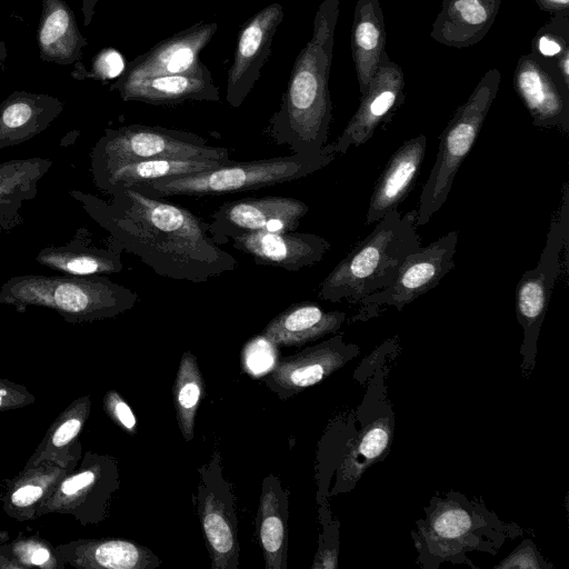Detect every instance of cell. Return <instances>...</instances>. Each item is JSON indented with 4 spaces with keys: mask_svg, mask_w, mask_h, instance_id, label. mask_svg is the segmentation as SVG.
<instances>
[{
    "mask_svg": "<svg viewBox=\"0 0 569 569\" xmlns=\"http://www.w3.org/2000/svg\"><path fill=\"white\" fill-rule=\"evenodd\" d=\"M107 193L111 202L79 190L70 192L110 233L114 248L138 257L157 274L200 283L237 268L236 258L211 238L208 222L190 210L133 186L114 187Z\"/></svg>",
    "mask_w": 569,
    "mask_h": 569,
    "instance_id": "1",
    "label": "cell"
},
{
    "mask_svg": "<svg viewBox=\"0 0 569 569\" xmlns=\"http://www.w3.org/2000/svg\"><path fill=\"white\" fill-rule=\"evenodd\" d=\"M340 0H322L313 19L310 40L298 53L279 109L264 133L292 153L325 152L332 120L329 76Z\"/></svg>",
    "mask_w": 569,
    "mask_h": 569,
    "instance_id": "2",
    "label": "cell"
},
{
    "mask_svg": "<svg viewBox=\"0 0 569 569\" xmlns=\"http://www.w3.org/2000/svg\"><path fill=\"white\" fill-rule=\"evenodd\" d=\"M426 517L412 531L418 562L425 568L441 563H468V552L496 555L506 539L520 533L507 526L485 506L450 491L433 497L425 508Z\"/></svg>",
    "mask_w": 569,
    "mask_h": 569,
    "instance_id": "3",
    "label": "cell"
},
{
    "mask_svg": "<svg viewBox=\"0 0 569 569\" xmlns=\"http://www.w3.org/2000/svg\"><path fill=\"white\" fill-rule=\"evenodd\" d=\"M420 244L416 210L406 214L398 209L389 211L322 280L319 298L357 303L363 297L385 289L395 280L407 256Z\"/></svg>",
    "mask_w": 569,
    "mask_h": 569,
    "instance_id": "4",
    "label": "cell"
},
{
    "mask_svg": "<svg viewBox=\"0 0 569 569\" xmlns=\"http://www.w3.org/2000/svg\"><path fill=\"white\" fill-rule=\"evenodd\" d=\"M138 300L131 289L104 276L24 274L0 286V303L18 310L49 308L70 322L113 318L132 309Z\"/></svg>",
    "mask_w": 569,
    "mask_h": 569,
    "instance_id": "5",
    "label": "cell"
},
{
    "mask_svg": "<svg viewBox=\"0 0 569 569\" xmlns=\"http://www.w3.org/2000/svg\"><path fill=\"white\" fill-rule=\"evenodd\" d=\"M335 157L329 143L325 146V152L319 156L292 153L242 162L231 160L202 173L166 178L133 187L152 198L237 193L308 177L328 166Z\"/></svg>",
    "mask_w": 569,
    "mask_h": 569,
    "instance_id": "6",
    "label": "cell"
},
{
    "mask_svg": "<svg viewBox=\"0 0 569 569\" xmlns=\"http://www.w3.org/2000/svg\"><path fill=\"white\" fill-rule=\"evenodd\" d=\"M501 82L499 69L492 68L453 113L439 138V149L423 184L416 210V227H422L446 202L455 177L471 151Z\"/></svg>",
    "mask_w": 569,
    "mask_h": 569,
    "instance_id": "7",
    "label": "cell"
},
{
    "mask_svg": "<svg viewBox=\"0 0 569 569\" xmlns=\"http://www.w3.org/2000/svg\"><path fill=\"white\" fill-rule=\"evenodd\" d=\"M153 159L228 161L229 150L211 146L192 132L160 126L128 124L108 128L91 151L96 178L117 167Z\"/></svg>",
    "mask_w": 569,
    "mask_h": 569,
    "instance_id": "8",
    "label": "cell"
},
{
    "mask_svg": "<svg viewBox=\"0 0 569 569\" xmlns=\"http://www.w3.org/2000/svg\"><path fill=\"white\" fill-rule=\"evenodd\" d=\"M568 184L566 183L561 207L550 223L539 261L533 269L521 276L516 289V316L523 330L520 349L523 358L522 371L527 375L536 362L539 332L560 272V256L568 243Z\"/></svg>",
    "mask_w": 569,
    "mask_h": 569,
    "instance_id": "9",
    "label": "cell"
},
{
    "mask_svg": "<svg viewBox=\"0 0 569 569\" xmlns=\"http://www.w3.org/2000/svg\"><path fill=\"white\" fill-rule=\"evenodd\" d=\"M386 372L376 368L373 380L357 410L360 428L347 441V450L339 469L338 491H349L361 476L390 450L395 429L392 406L387 398Z\"/></svg>",
    "mask_w": 569,
    "mask_h": 569,
    "instance_id": "10",
    "label": "cell"
},
{
    "mask_svg": "<svg viewBox=\"0 0 569 569\" xmlns=\"http://www.w3.org/2000/svg\"><path fill=\"white\" fill-rule=\"evenodd\" d=\"M458 234L450 231L427 247H419L407 256L395 280L385 289L372 292L359 305L357 319L365 320L379 313L382 307L402 310L408 303L435 288L455 267Z\"/></svg>",
    "mask_w": 569,
    "mask_h": 569,
    "instance_id": "11",
    "label": "cell"
},
{
    "mask_svg": "<svg viewBox=\"0 0 569 569\" xmlns=\"http://www.w3.org/2000/svg\"><path fill=\"white\" fill-rule=\"evenodd\" d=\"M200 473L199 520L212 561L211 568L234 569L239 558L236 503L221 475L219 452L213 455L209 465L201 468Z\"/></svg>",
    "mask_w": 569,
    "mask_h": 569,
    "instance_id": "12",
    "label": "cell"
},
{
    "mask_svg": "<svg viewBox=\"0 0 569 569\" xmlns=\"http://www.w3.org/2000/svg\"><path fill=\"white\" fill-rule=\"evenodd\" d=\"M308 210L307 203L291 197L242 198L221 204L211 214L208 231L219 246L250 232L295 231Z\"/></svg>",
    "mask_w": 569,
    "mask_h": 569,
    "instance_id": "13",
    "label": "cell"
},
{
    "mask_svg": "<svg viewBox=\"0 0 569 569\" xmlns=\"http://www.w3.org/2000/svg\"><path fill=\"white\" fill-rule=\"evenodd\" d=\"M282 20L283 7L273 2L260 9L241 27L233 61L227 74L226 100L232 108L242 104L260 78Z\"/></svg>",
    "mask_w": 569,
    "mask_h": 569,
    "instance_id": "14",
    "label": "cell"
},
{
    "mask_svg": "<svg viewBox=\"0 0 569 569\" xmlns=\"http://www.w3.org/2000/svg\"><path fill=\"white\" fill-rule=\"evenodd\" d=\"M512 81L535 127L569 133V88L552 63L533 53L523 54L517 62Z\"/></svg>",
    "mask_w": 569,
    "mask_h": 569,
    "instance_id": "15",
    "label": "cell"
},
{
    "mask_svg": "<svg viewBox=\"0 0 569 569\" xmlns=\"http://www.w3.org/2000/svg\"><path fill=\"white\" fill-rule=\"evenodd\" d=\"M403 89L402 69L385 52L367 91L361 94L357 111L337 141L331 143L335 154H343L351 147L366 143L376 129L402 103Z\"/></svg>",
    "mask_w": 569,
    "mask_h": 569,
    "instance_id": "16",
    "label": "cell"
},
{
    "mask_svg": "<svg viewBox=\"0 0 569 569\" xmlns=\"http://www.w3.org/2000/svg\"><path fill=\"white\" fill-rule=\"evenodd\" d=\"M360 349L336 335L302 351L279 358L264 382L277 393L288 397L311 387L356 358Z\"/></svg>",
    "mask_w": 569,
    "mask_h": 569,
    "instance_id": "17",
    "label": "cell"
},
{
    "mask_svg": "<svg viewBox=\"0 0 569 569\" xmlns=\"http://www.w3.org/2000/svg\"><path fill=\"white\" fill-rule=\"evenodd\" d=\"M218 30L216 22H198L158 42L126 64L118 81L190 73L204 64L200 52Z\"/></svg>",
    "mask_w": 569,
    "mask_h": 569,
    "instance_id": "18",
    "label": "cell"
},
{
    "mask_svg": "<svg viewBox=\"0 0 569 569\" xmlns=\"http://www.w3.org/2000/svg\"><path fill=\"white\" fill-rule=\"evenodd\" d=\"M232 247L257 264L298 271L320 262L330 248L325 238L306 232L257 231L231 240Z\"/></svg>",
    "mask_w": 569,
    "mask_h": 569,
    "instance_id": "19",
    "label": "cell"
},
{
    "mask_svg": "<svg viewBox=\"0 0 569 569\" xmlns=\"http://www.w3.org/2000/svg\"><path fill=\"white\" fill-rule=\"evenodd\" d=\"M123 101H138L154 106H174L187 101H220L219 89L209 68L190 73L147 77L118 81L110 86Z\"/></svg>",
    "mask_w": 569,
    "mask_h": 569,
    "instance_id": "20",
    "label": "cell"
},
{
    "mask_svg": "<svg viewBox=\"0 0 569 569\" xmlns=\"http://www.w3.org/2000/svg\"><path fill=\"white\" fill-rule=\"evenodd\" d=\"M427 150V137L419 134L405 141L391 156L373 188L366 223L381 220L397 209L411 191Z\"/></svg>",
    "mask_w": 569,
    "mask_h": 569,
    "instance_id": "21",
    "label": "cell"
},
{
    "mask_svg": "<svg viewBox=\"0 0 569 569\" xmlns=\"http://www.w3.org/2000/svg\"><path fill=\"white\" fill-rule=\"evenodd\" d=\"M500 3L501 0H443L430 37L458 49L477 44L491 29Z\"/></svg>",
    "mask_w": 569,
    "mask_h": 569,
    "instance_id": "22",
    "label": "cell"
},
{
    "mask_svg": "<svg viewBox=\"0 0 569 569\" xmlns=\"http://www.w3.org/2000/svg\"><path fill=\"white\" fill-rule=\"evenodd\" d=\"M58 98L27 91L12 92L0 104V149L19 146L44 131L62 112Z\"/></svg>",
    "mask_w": 569,
    "mask_h": 569,
    "instance_id": "23",
    "label": "cell"
},
{
    "mask_svg": "<svg viewBox=\"0 0 569 569\" xmlns=\"http://www.w3.org/2000/svg\"><path fill=\"white\" fill-rule=\"evenodd\" d=\"M37 43L42 61L68 66L81 60L88 40L81 34L74 12L64 0H42Z\"/></svg>",
    "mask_w": 569,
    "mask_h": 569,
    "instance_id": "24",
    "label": "cell"
},
{
    "mask_svg": "<svg viewBox=\"0 0 569 569\" xmlns=\"http://www.w3.org/2000/svg\"><path fill=\"white\" fill-rule=\"evenodd\" d=\"M342 311H326L315 302L289 306L263 329L262 336L278 346H301L337 332L346 320Z\"/></svg>",
    "mask_w": 569,
    "mask_h": 569,
    "instance_id": "25",
    "label": "cell"
},
{
    "mask_svg": "<svg viewBox=\"0 0 569 569\" xmlns=\"http://www.w3.org/2000/svg\"><path fill=\"white\" fill-rule=\"evenodd\" d=\"M121 251L111 243L99 248L78 230L72 241L63 246L43 248L36 260L50 269L69 276H103L122 270Z\"/></svg>",
    "mask_w": 569,
    "mask_h": 569,
    "instance_id": "26",
    "label": "cell"
},
{
    "mask_svg": "<svg viewBox=\"0 0 569 569\" xmlns=\"http://www.w3.org/2000/svg\"><path fill=\"white\" fill-rule=\"evenodd\" d=\"M386 27L379 0H358L351 27V51L360 93H365L386 52Z\"/></svg>",
    "mask_w": 569,
    "mask_h": 569,
    "instance_id": "27",
    "label": "cell"
},
{
    "mask_svg": "<svg viewBox=\"0 0 569 569\" xmlns=\"http://www.w3.org/2000/svg\"><path fill=\"white\" fill-rule=\"evenodd\" d=\"M288 493L280 481L268 476L263 480L257 515V529L267 569L287 568Z\"/></svg>",
    "mask_w": 569,
    "mask_h": 569,
    "instance_id": "28",
    "label": "cell"
},
{
    "mask_svg": "<svg viewBox=\"0 0 569 569\" xmlns=\"http://www.w3.org/2000/svg\"><path fill=\"white\" fill-rule=\"evenodd\" d=\"M53 162L32 157L0 163V228L10 229L20 221V210L38 193L41 179Z\"/></svg>",
    "mask_w": 569,
    "mask_h": 569,
    "instance_id": "29",
    "label": "cell"
},
{
    "mask_svg": "<svg viewBox=\"0 0 569 569\" xmlns=\"http://www.w3.org/2000/svg\"><path fill=\"white\" fill-rule=\"evenodd\" d=\"M219 160L153 159L127 163L93 178L96 186L107 192L114 187L151 183L160 179L202 173L228 163Z\"/></svg>",
    "mask_w": 569,
    "mask_h": 569,
    "instance_id": "30",
    "label": "cell"
},
{
    "mask_svg": "<svg viewBox=\"0 0 569 569\" xmlns=\"http://www.w3.org/2000/svg\"><path fill=\"white\" fill-rule=\"evenodd\" d=\"M82 567L108 569H149L160 565L151 550L122 539L92 541L77 552Z\"/></svg>",
    "mask_w": 569,
    "mask_h": 569,
    "instance_id": "31",
    "label": "cell"
},
{
    "mask_svg": "<svg viewBox=\"0 0 569 569\" xmlns=\"http://www.w3.org/2000/svg\"><path fill=\"white\" fill-rule=\"evenodd\" d=\"M204 390L203 378L194 355L186 351L180 360L172 388L173 403L182 437L193 438L194 418Z\"/></svg>",
    "mask_w": 569,
    "mask_h": 569,
    "instance_id": "32",
    "label": "cell"
},
{
    "mask_svg": "<svg viewBox=\"0 0 569 569\" xmlns=\"http://www.w3.org/2000/svg\"><path fill=\"white\" fill-rule=\"evenodd\" d=\"M532 52L550 62L569 49V16H555L532 39ZM552 62V64H553Z\"/></svg>",
    "mask_w": 569,
    "mask_h": 569,
    "instance_id": "33",
    "label": "cell"
},
{
    "mask_svg": "<svg viewBox=\"0 0 569 569\" xmlns=\"http://www.w3.org/2000/svg\"><path fill=\"white\" fill-rule=\"evenodd\" d=\"M124 68L126 61L121 52L114 48H103L93 57L90 71L81 61H78L74 63L71 76L77 80L96 79L107 82L119 78Z\"/></svg>",
    "mask_w": 569,
    "mask_h": 569,
    "instance_id": "34",
    "label": "cell"
},
{
    "mask_svg": "<svg viewBox=\"0 0 569 569\" xmlns=\"http://www.w3.org/2000/svg\"><path fill=\"white\" fill-rule=\"evenodd\" d=\"M277 346L262 335L250 340L242 350V368L251 377L268 375L277 365Z\"/></svg>",
    "mask_w": 569,
    "mask_h": 569,
    "instance_id": "35",
    "label": "cell"
},
{
    "mask_svg": "<svg viewBox=\"0 0 569 569\" xmlns=\"http://www.w3.org/2000/svg\"><path fill=\"white\" fill-rule=\"evenodd\" d=\"M495 568L545 569L550 568V565L543 560L531 540H525Z\"/></svg>",
    "mask_w": 569,
    "mask_h": 569,
    "instance_id": "36",
    "label": "cell"
},
{
    "mask_svg": "<svg viewBox=\"0 0 569 569\" xmlns=\"http://www.w3.org/2000/svg\"><path fill=\"white\" fill-rule=\"evenodd\" d=\"M106 410L122 428L136 433L137 420L129 405L114 391L104 398Z\"/></svg>",
    "mask_w": 569,
    "mask_h": 569,
    "instance_id": "37",
    "label": "cell"
},
{
    "mask_svg": "<svg viewBox=\"0 0 569 569\" xmlns=\"http://www.w3.org/2000/svg\"><path fill=\"white\" fill-rule=\"evenodd\" d=\"M81 427L82 419L80 417L68 418L54 430L51 446L60 448L68 445L79 433Z\"/></svg>",
    "mask_w": 569,
    "mask_h": 569,
    "instance_id": "38",
    "label": "cell"
},
{
    "mask_svg": "<svg viewBox=\"0 0 569 569\" xmlns=\"http://www.w3.org/2000/svg\"><path fill=\"white\" fill-rule=\"evenodd\" d=\"M96 475L90 471H83L66 479L60 486V492L64 496H72L94 482Z\"/></svg>",
    "mask_w": 569,
    "mask_h": 569,
    "instance_id": "39",
    "label": "cell"
},
{
    "mask_svg": "<svg viewBox=\"0 0 569 569\" xmlns=\"http://www.w3.org/2000/svg\"><path fill=\"white\" fill-rule=\"evenodd\" d=\"M43 490L40 486L24 485L11 495V502L16 507L27 508L41 498Z\"/></svg>",
    "mask_w": 569,
    "mask_h": 569,
    "instance_id": "40",
    "label": "cell"
},
{
    "mask_svg": "<svg viewBox=\"0 0 569 569\" xmlns=\"http://www.w3.org/2000/svg\"><path fill=\"white\" fill-rule=\"evenodd\" d=\"M20 401L26 402V396H20L18 388L0 381V409L20 406Z\"/></svg>",
    "mask_w": 569,
    "mask_h": 569,
    "instance_id": "41",
    "label": "cell"
},
{
    "mask_svg": "<svg viewBox=\"0 0 569 569\" xmlns=\"http://www.w3.org/2000/svg\"><path fill=\"white\" fill-rule=\"evenodd\" d=\"M540 10L555 16H569V0H535Z\"/></svg>",
    "mask_w": 569,
    "mask_h": 569,
    "instance_id": "42",
    "label": "cell"
},
{
    "mask_svg": "<svg viewBox=\"0 0 569 569\" xmlns=\"http://www.w3.org/2000/svg\"><path fill=\"white\" fill-rule=\"evenodd\" d=\"M553 67L562 80L563 84L569 88V49L563 51L553 62Z\"/></svg>",
    "mask_w": 569,
    "mask_h": 569,
    "instance_id": "43",
    "label": "cell"
},
{
    "mask_svg": "<svg viewBox=\"0 0 569 569\" xmlns=\"http://www.w3.org/2000/svg\"><path fill=\"white\" fill-rule=\"evenodd\" d=\"M50 553L43 547H36L31 550L29 556V562L36 566H42L44 562L49 561Z\"/></svg>",
    "mask_w": 569,
    "mask_h": 569,
    "instance_id": "44",
    "label": "cell"
},
{
    "mask_svg": "<svg viewBox=\"0 0 569 569\" xmlns=\"http://www.w3.org/2000/svg\"><path fill=\"white\" fill-rule=\"evenodd\" d=\"M99 0H82L83 24L89 27L94 14L96 4Z\"/></svg>",
    "mask_w": 569,
    "mask_h": 569,
    "instance_id": "45",
    "label": "cell"
},
{
    "mask_svg": "<svg viewBox=\"0 0 569 569\" xmlns=\"http://www.w3.org/2000/svg\"><path fill=\"white\" fill-rule=\"evenodd\" d=\"M7 56H8V51H7L6 44L0 38V66L4 62Z\"/></svg>",
    "mask_w": 569,
    "mask_h": 569,
    "instance_id": "46",
    "label": "cell"
}]
</instances>
